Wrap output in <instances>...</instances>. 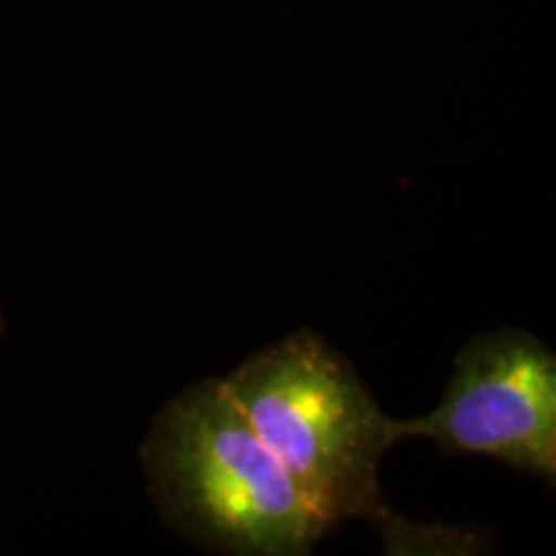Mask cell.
<instances>
[{"mask_svg": "<svg viewBox=\"0 0 556 556\" xmlns=\"http://www.w3.org/2000/svg\"><path fill=\"white\" fill-rule=\"evenodd\" d=\"M222 387L332 528L351 518L387 533L400 528L379 490L381 456L394 446L392 417L323 338L296 332L235 368Z\"/></svg>", "mask_w": 556, "mask_h": 556, "instance_id": "cell-1", "label": "cell"}, {"mask_svg": "<svg viewBox=\"0 0 556 556\" xmlns=\"http://www.w3.org/2000/svg\"><path fill=\"white\" fill-rule=\"evenodd\" d=\"M144 464L173 520L238 554H307L330 523L283 464L208 379L173 400L152 426Z\"/></svg>", "mask_w": 556, "mask_h": 556, "instance_id": "cell-2", "label": "cell"}, {"mask_svg": "<svg viewBox=\"0 0 556 556\" xmlns=\"http://www.w3.org/2000/svg\"><path fill=\"white\" fill-rule=\"evenodd\" d=\"M392 438H428L446 454L492 456L554 482V353L513 328L471 338L438 407L415 420H392Z\"/></svg>", "mask_w": 556, "mask_h": 556, "instance_id": "cell-3", "label": "cell"}]
</instances>
